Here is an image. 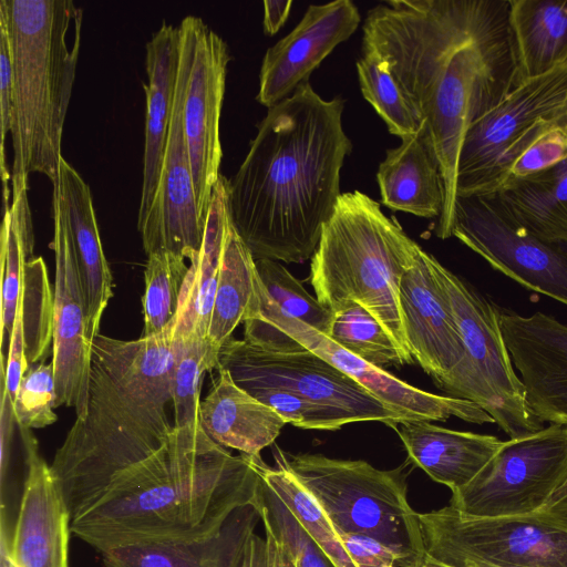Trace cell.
Here are the masks:
<instances>
[{
	"label": "cell",
	"mask_w": 567,
	"mask_h": 567,
	"mask_svg": "<svg viewBox=\"0 0 567 567\" xmlns=\"http://www.w3.org/2000/svg\"><path fill=\"white\" fill-rule=\"evenodd\" d=\"M509 9V0H389L362 27V49L386 62L425 122L444 185L441 239L451 237L465 132L523 82Z\"/></svg>",
	"instance_id": "1"
},
{
	"label": "cell",
	"mask_w": 567,
	"mask_h": 567,
	"mask_svg": "<svg viewBox=\"0 0 567 567\" xmlns=\"http://www.w3.org/2000/svg\"><path fill=\"white\" fill-rule=\"evenodd\" d=\"M343 109V99L323 100L305 82L257 124L227 186L230 221L255 260L297 264L316 252L352 151Z\"/></svg>",
	"instance_id": "2"
},
{
	"label": "cell",
	"mask_w": 567,
	"mask_h": 567,
	"mask_svg": "<svg viewBox=\"0 0 567 567\" xmlns=\"http://www.w3.org/2000/svg\"><path fill=\"white\" fill-rule=\"evenodd\" d=\"M250 456L233 455L200 424L173 429L167 442L120 475L71 533L103 553L124 545L194 540L216 534L239 507L260 502Z\"/></svg>",
	"instance_id": "3"
},
{
	"label": "cell",
	"mask_w": 567,
	"mask_h": 567,
	"mask_svg": "<svg viewBox=\"0 0 567 567\" xmlns=\"http://www.w3.org/2000/svg\"><path fill=\"white\" fill-rule=\"evenodd\" d=\"M0 10L13 62L12 196L28 190L34 172L56 188L83 10L72 0H0Z\"/></svg>",
	"instance_id": "4"
},
{
	"label": "cell",
	"mask_w": 567,
	"mask_h": 567,
	"mask_svg": "<svg viewBox=\"0 0 567 567\" xmlns=\"http://www.w3.org/2000/svg\"><path fill=\"white\" fill-rule=\"evenodd\" d=\"M421 249L378 202L359 190L343 193L311 257L309 281L331 311L348 301L364 307L411 364L399 297L401 279Z\"/></svg>",
	"instance_id": "5"
},
{
	"label": "cell",
	"mask_w": 567,
	"mask_h": 567,
	"mask_svg": "<svg viewBox=\"0 0 567 567\" xmlns=\"http://www.w3.org/2000/svg\"><path fill=\"white\" fill-rule=\"evenodd\" d=\"M90 385L87 416L75 420L50 465L71 520L162 447L174 429L166 404L132 392L93 359Z\"/></svg>",
	"instance_id": "6"
},
{
	"label": "cell",
	"mask_w": 567,
	"mask_h": 567,
	"mask_svg": "<svg viewBox=\"0 0 567 567\" xmlns=\"http://www.w3.org/2000/svg\"><path fill=\"white\" fill-rule=\"evenodd\" d=\"M275 461L289 470L340 533L365 535L424 557L419 513L408 502L404 468L379 470L362 460L290 454L276 446Z\"/></svg>",
	"instance_id": "7"
},
{
	"label": "cell",
	"mask_w": 567,
	"mask_h": 567,
	"mask_svg": "<svg viewBox=\"0 0 567 567\" xmlns=\"http://www.w3.org/2000/svg\"><path fill=\"white\" fill-rule=\"evenodd\" d=\"M431 266L456 320L465 358L440 386L446 395L481 406L509 439L539 431L530 412L499 323L498 308L431 255Z\"/></svg>",
	"instance_id": "8"
},
{
	"label": "cell",
	"mask_w": 567,
	"mask_h": 567,
	"mask_svg": "<svg viewBox=\"0 0 567 567\" xmlns=\"http://www.w3.org/2000/svg\"><path fill=\"white\" fill-rule=\"evenodd\" d=\"M419 519L425 554L449 567H567L560 504L498 517L465 515L449 504Z\"/></svg>",
	"instance_id": "9"
},
{
	"label": "cell",
	"mask_w": 567,
	"mask_h": 567,
	"mask_svg": "<svg viewBox=\"0 0 567 567\" xmlns=\"http://www.w3.org/2000/svg\"><path fill=\"white\" fill-rule=\"evenodd\" d=\"M567 96V63L526 80L465 132L457 161L456 196L495 194L517 158L554 127Z\"/></svg>",
	"instance_id": "10"
},
{
	"label": "cell",
	"mask_w": 567,
	"mask_h": 567,
	"mask_svg": "<svg viewBox=\"0 0 567 567\" xmlns=\"http://www.w3.org/2000/svg\"><path fill=\"white\" fill-rule=\"evenodd\" d=\"M567 480V425L504 441L481 473L452 492L450 505L475 517L525 515L545 507Z\"/></svg>",
	"instance_id": "11"
},
{
	"label": "cell",
	"mask_w": 567,
	"mask_h": 567,
	"mask_svg": "<svg viewBox=\"0 0 567 567\" xmlns=\"http://www.w3.org/2000/svg\"><path fill=\"white\" fill-rule=\"evenodd\" d=\"M219 368L228 371L244 390L257 385L287 389L346 415L351 423L375 421L394 427L408 422L406 417L307 348L290 352L268 351L231 337L219 349Z\"/></svg>",
	"instance_id": "12"
},
{
	"label": "cell",
	"mask_w": 567,
	"mask_h": 567,
	"mask_svg": "<svg viewBox=\"0 0 567 567\" xmlns=\"http://www.w3.org/2000/svg\"><path fill=\"white\" fill-rule=\"evenodd\" d=\"M452 236L526 289L567 306V241L529 231L494 195L456 196Z\"/></svg>",
	"instance_id": "13"
},
{
	"label": "cell",
	"mask_w": 567,
	"mask_h": 567,
	"mask_svg": "<svg viewBox=\"0 0 567 567\" xmlns=\"http://www.w3.org/2000/svg\"><path fill=\"white\" fill-rule=\"evenodd\" d=\"M196 16L179 23L181 56L175 101L161 176L144 221L137 226L146 255L169 251L188 262L199 252L205 226L196 206L190 161L183 127V101Z\"/></svg>",
	"instance_id": "14"
},
{
	"label": "cell",
	"mask_w": 567,
	"mask_h": 567,
	"mask_svg": "<svg viewBox=\"0 0 567 567\" xmlns=\"http://www.w3.org/2000/svg\"><path fill=\"white\" fill-rule=\"evenodd\" d=\"M54 235V321L52 365L56 389V408H74L76 419L85 420L89 411L92 371V341L87 312L79 275L71 229L61 196L53 189Z\"/></svg>",
	"instance_id": "15"
},
{
	"label": "cell",
	"mask_w": 567,
	"mask_h": 567,
	"mask_svg": "<svg viewBox=\"0 0 567 567\" xmlns=\"http://www.w3.org/2000/svg\"><path fill=\"white\" fill-rule=\"evenodd\" d=\"M230 54L226 41L196 17L183 101V127L196 206L205 226L223 157L219 120Z\"/></svg>",
	"instance_id": "16"
},
{
	"label": "cell",
	"mask_w": 567,
	"mask_h": 567,
	"mask_svg": "<svg viewBox=\"0 0 567 567\" xmlns=\"http://www.w3.org/2000/svg\"><path fill=\"white\" fill-rule=\"evenodd\" d=\"M261 316L302 347L315 352L357 381L373 396L408 421H445L452 416L474 424L495 423L477 404L449 395L423 391L392 375L343 349L326 334L310 326L284 316L269 296L264 284L259 285Z\"/></svg>",
	"instance_id": "17"
},
{
	"label": "cell",
	"mask_w": 567,
	"mask_h": 567,
	"mask_svg": "<svg viewBox=\"0 0 567 567\" xmlns=\"http://www.w3.org/2000/svg\"><path fill=\"white\" fill-rule=\"evenodd\" d=\"M20 433L27 471L10 543L1 546V567H69L70 513L34 437L25 429Z\"/></svg>",
	"instance_id": "18"
},
{
	"label": "cell",
	"mask_w": 567,
	"mask_h": 567,
	"mask_svg": "<svg viewBox=\"0 0 567 567\" xmlns=\"http://www.w3.org/2000/svg\"><path fill=\"white\" fill-rule=\"evenodd\" d=\"M499 328L535 417L567 425V326L544 312L498 309Z\"/></svg>",
	"instance_id": "19"
},
{
	"label": "cell",
	"mask_w": 567,
	"mask_h": 567,
	"mask_svg": "<svg viewBox=\"0 0 567 567\" xmlns=\"http://www.w3.org/2000/svg\"><path fill=\"white\" fill-rule=\"evenodd\" d=\"M360 21L350 0L310 4L293 30L266 51L256 100L269 109L290 96Z\"/></svg>",
	"instance_id": "20"
},
{
	"label": "cell",
	"mask_w": 567,
	"mask_h": 567,
	"mask_svg": "<svg viewBox=\"0 0 567 567\" xmlns=\"http://www.w3.org/2000/svg\"><path fill=\"white\" fill-rule=\"evenodd\" d=\"M399 299L410 352L440 389L462 365L465 349L431 254L420 250L401 279Z\"/></svg>",
	"instance_id": "21"
},
{
	"label": "cell",
	"mask_w": 567,
	"mask_h": 567,
	"mask_svg": "<svg viewBox=\"0 0 567 567\" xmlns=\"http://www.w3.org/2000/svg\"><path fill=\"white\" fill-rule=\"evenodd\" d=\"M261 520L260 502L237 508L223 527L194 540L146 542L101 553L104 567H240Z\"/></svg>",
	"instance_id": "22"
},
{
	"label": "cell",
	"mask_w": 567,
	"mask_h": 567,
	"mask_svg": "<svg viewBox=\"0 0 567 567\" xmlns=\"http://www.w3.org/2000/svg\"><path fill=\"white\" fill-rule=\"evenodd\" d=\"M181 56L179 25L163 21L146 43V95L143 181L137 215L141 225L151 208L164 161L175 101Z\"/></svg>",
	"instance_id": "23"
},
{
	"label": "cell",
	"mask_w": 567,
	"mask_h": 567,
	"mask_svg": "<svg viewBox=\"0 0 567 567\" xmlns=\"http://www.w3.org/2000/svg\"><path fill=\"white\" fill-rule=\"evenodd\" d=\"M393 429L405 447L406 462L451 492L470 484L504 443L494 435L450 430L430 421H408Z\"/></svg>",
	"instance_id": "24"
},
{
	"label": "cell",
	"mask_w": 567,
	"mask_h": 567,
	"mask_svg": "<svg viewBox=\"0 0 567 567\" xmlns=\"http://www.w3.org/2000/svg\"><path fill=\"white\" fill-rule=\"evenodd\" d=\"M66 212L79 275L85 298L89 336L100 334L103 313L113 297V276L103 251L91 189L78 171L62 156L59 186Z\"/></svg>",
	"instance_id": "25"
},
{
	"label": "cell",
	"mask_w": 567,
	"mask_h": 567,
	"mask_svg": "<svg viewBox=\"0 0 567 567\" xmlns=\"http://www.w3.org/2000/svg\"><path fill=\"white\" fill-rule=\"evenodd\" d=\"M200 402L199 424L217 444L258 456L280 434L286 421L271 408L238 386L228 371L218 369Z\"/></svg>",
	"instance_id": "26"
},
{
	"label": "cell",
	"mask_w": 567,
	"mask_h": 567,
	"mask_svg": "<svg viewBox=\"0 0 567 567\" xmlns=\"http://www.w3.org/2000/svg\"><path fill=\"white\" fill-rule=\"evenodd\" d=\"M401 141L398 147L386 151L377 172L381 203L394 212L440 217L444 185L425 124L419 133Z\"/></svg>",
	"instance_id": "27"
},
{
	"label": "cell",
	"mask_w": 567,
	"mask_h": 567,
	"mask_svg": "<svg viewBox=\"0 0 567 567\" xmlns=\"http://www.w3.org/2000/svg\"><path fill=\"white\" fill-rule=\"evenodd\" d=\"M227 186L228 179L220 174L213 189L200 250L189 261L181 292L175 318L176 337L197 336L207 339L225 238L230 223Z\"/></svg>",
	"instance_id": "28"
},
{
	"label": "cell",
	"mask_w": 567,
	"mask_h": 567,
	"mask_svg": "<svg viewBox=\"0 0 567 567\" xmlns=\"http://www.w3.org/2000/svg\"><path fill=\"white\" fill-rule=\"evenodd\" d=\"M523 82L567 63V0H509Z\"/></svg>",
	"instance_id": "29"
},
{
	"label": "cell",
	"mask_w": 567,
	"mask_h": 567,
	"mask_svg": "<svg viewBox=\"0 0 567 567\" xmlns=\"http://www.w3.org/2000/svg\"><path fill=\"white\" fill-rule=\"evenodd\" d=\"M493 195L529 231L567 241V157L536 174L508 178Z\"/></svg>",
	"instance_id": "30"
},
{
	"label": "cell",
	"mask_w": 567,
	"mask_h": 567,
	"mask_svg": "<svg viewBox=\"0 0 567 567\" xmlns=\"http://www.w3.org/2000/svg\"><path fill=\"white\" fill-rule=\"evenodd\" d=\"M259 284L255 259L230 221L207 333L214 347L220 349L239 323L258 315Z\"/></svg>",
	"instance_id": "31"
},
{
	"label": "cell",
	"mask_w": 567,
	"mask_h": 567,
	"mask_svg": "<svg viewBox=\"0 0 567 567\" xmlns=\"http://www.w3.org/2000/svg\"><path fill=\"white\" fill-rule=\"evenodd\" d=\"M261 478L274 489L306 533L324 551L336 567H355L346 551L331 520L311 493L287 470L275 461L266 464L261 456H250Z\"/></svg>",
	"instance_id": "32"
},
{
	"label": "cell",
	"mask_w": 567,
	"mask_h": 567,
	"mask_svg": "<svg viewBox=\"0 0 567 567\" xmlns=\"http://www.w3.org/2000/svg\"><path fill=\"white\" fill-rule=\"evenodd\" d=\"M360 89L365 101L401 140L419 133L425 122L399 87L386 62L374 51L362 49L357 62Z\"/></svg>",
	"instance_id": "33"
},
{
	"label": "cell",
	"mask_w": 567,
	"mask_h": 567,
	"mask_svg": "<svg viewBox=\"0 0 567 567\" xmlns=\"http://www.w3.org/2000/svg\"><path fill=\"white\" fill-rule=\"evenodd\" d=\"M18 310L21 315L24 354L30 365L48 357L53 340L54 291L42 257L23 266Z\"/></svg>",
	"instance_id": "34"
},
{
	"label": "cell",
	"mask_w": 567,
	"mask_h": 567,
	"mask_svg": "<svg viewBox=\"0 0 567 567\" xmlns=\"http://www.w3.org/2000/svg\"><path fill=\"white\" fill-rule=\"evenodd\" d=\"M176 338L172 377L173 424L175 429H190L199 425L202 380L206 372L218 369L219 349L197 336Z\"/></svg>",
	"instance_id": "35"
},
{
	"label": "cell",
	"mask_w": 567,
	"mask_h": 567,
	"mask_svg": "<svg viewBox=\"0 0 567 567\" xmlns=\"http://www.w3.org/2000/svg\"><path fill=\"white\" fill-rule=\"evenodd\" d=\"M332 313L327 337L337 344L380 368L406 364L392 337L364 307L348 301Z\"/></svg>",
	"instance_id": "36"
},
{
	"label": "cell",
	"mask_w": 567,
	"mask_h": 567,
	"mask_svg": "<svg viewBox=\"0 0 567 567\" xmlns=\"http://www.w3.org/2000/svg\"><path fill=\"white\" fill-rule=\"evenodd\" d=\"M189 262L179 255L158 251L147 256L142 297L144 329L141 337H153L176 318Z\"/></svg>",
	"instance_id": "37"
},
{
	"label": "cell",
	"mask_w": 567,
	"mask_h": 567,
	"mask_svg": "<svg viewBox=\"0 0 567 567\" xmlns=\"http://www.w3.org/2000/svg\"><path fill=\"white\" fill-rule=\"evenodd\" d=\"M258 275L279 311L326 336L330 332L333 313L312 297L279 261L255 260Z\"/></svg>",
	"instance_id": "38"
},
{
	"label": "cell",
	"mask_w": 567,
	"mask_h": 567,
	"mask_svg": "<svg viewBox=\"0 0 567 567\" xmlns=\"http://www.w3.org/2000/svg\"><path fill=\"white\" fill-rule=\"evenodd\" d=\"M260 513L265 532L284 546L293 567H336L262 478Z\"/></svg>",
	"instance_id": "39"
},
{
	"label": "cell",
	"mask_w": 567,
	"mask_h": 567,
	"mask_svg": "<svg viewBox=\"0 0 567 567\" xmlns=\"http://www.w3.org/2000/svg\"><path fill=\"white\" fill-rule=\"evenodd\" d=\"M56 389L52 362L32 364L23 374L13 400L20 429H43L56 422Z\"/></svg>",
	"instance_id": "40"
},
{
	"label": "cell",
	"mask_w": 567,
	"mask_h": 567,
	"mask_svg": "<svg viewBox=\"0 0 567 567\" xmlns=\"http://www.w3.org/2000/svg\"><path fill=\"white\" fill-rule=\"evenodd\" d=\"M10 207L4 209L0 236L1 357L4 352V344H7V349H9L22 289L23 266L27 262L22 241L11 224Z\"/></svg>",
	"instance_id": "41"
},
{
	"label": "cell",
	"mask_w": 567,
	"mask_h": 567,
	"mask_svg": "<svg viewBox=\"0 0 567 567\" xmlns=\"http://www.w3.org/2000/svg\"><path fill=\"white\" fill-rule=\"evenodd\" d=\"M245 391L271 408L286 423L301 429L334 431L351 423L346 415L287 389L257 385Z\"/></svg>",
	"instance_id": "42"
},
{
	"label": "cell",
	"mask_w": 567,
	"mask_h": 567,
	"mask_svg": "<svg viewBox=\"0 0 567 567\" xmlns=\"http://www.w3.org/2000/svg\"><path fill=\"white\" fill-rule=\"evenodd\" d=\"M339 536L355 567H422L425 558L365 535L340 533Z\"/></svg>",
	"instance_id": "43"
},
{
	"label": "cell",
	"mask_w": 567,
	"mask_h": 567,
	"mask_svg": "<svg viewBox=\"0 0 567 567\" xmlns=\"http://www.w3.org/2000/svg\"><path fill=\"white\" fill-rule=\"evenodd\" d=\"M13 97V62L11 42L4 13L0 10V169L3 183V206H9V181L11 174L6 166L4 143L11 128Z\"/></svg>",
	"instance_id": "44"
},
{
	"label": "cell",
	"mask_w": 567,
	"mask_h": 567,
	"mask_svg": "<svg viewBox=\"0 0 567 567\" xmlns=\"http://www.w3.org/2000/svg\"><path fill=\"white\" fill-rule=\"evenodd\" d=\"M567 157V137L553 127L534 142L514 163L508 178L525 177L545 171Z\"/></svg>",
	"instance_id": "45"
},
{
	"label": "cell",
	"mask_w": 567,
	"mask_h": 567,
	"mask_svg": "<svg viewBox=\"0 0 567 567\" xmlns=\"http://www.w3.org/2000/svg\"><path fill=\"white\" fill-rule=\"evenodd\" d=\"M16 422L13 402L2 384L1 410H0V452H1V477L6 474L10 457V445Z\"/></svg>",
	"instance_id": "46"
},
{
	"label": "cell",
	"mask_w": 567,
	"mask_h": 567,
	"mask_svg": "<svg viewBox=\"0 0 567 567\" xmlns=\"http://www.w3.org/2000/svg\"><path fill=\"white\" fill-rule=\"evenodd\" d=\"M292 1H264V31L269 34H276L287 21Z\"/></svg>",
	"instance_id": "47"
},
{
	"label": "cell",
	"mask_w": 567,
	"mask_h": 567,
	"mask_svg": "<svg viewBox=\"0 0 567 567\" xmlns=\"http://www.w3.org/2000/svg\"><path fill=\"white\" fill-rule=\"evenodd\" d=\"M240 567H270L266 538H261L257 534L250 537Z\"/></svg>",
	"instance_id": "48"
},
{
	"label": "cell",
	"mask_w": 567,
	"mask_h": 567,
	"mask_svg": "<svg viewBox=\"0 0 567 567\" xmlns=\"http://www.w3.org/2000/svg\"><path fill=\"white\" fill-rule=\"evenodd\" d=\"M270 567H293V564L287 551L277 547L270 554Z\"/></svg>",
	"instance_id": "49"
},
{
	"label": "cell",
	"mask_w": 567,
	"mask_h": 567,
	"mask_svg": "<svg viewBox=\"0 0 567 567\" xmlns=\"http://www.w3.org/2000/svg\"><path fill=\"white\" fill-rule=\"evenodd\" d=\"M554 127L560 130L567 137V96L557 118L554 122Z\"/></svg>",
	"instance_id": "50"
},
{
	"label": "cell",
	"mask_w": 567,
	"mask_h": 567,
	"mask_svg": "<svg viewBox=\"0 0 567 567\" xmlns=\"http://www.w3.org/2000/svg\"><path fill=\"white\" fill-rule=\"evenodd\" d=\"M422 567H449L442 563H439L431 558L430 556L425 555L424 561L422 564Z\"/></svg>",
	"instance_id": "51"
},
{
	"label": "cell",
	"mask_w": 567,
	"mask_h": 567,
	"mask_svg": "<svg viewBox=\"0 0 567 567\" xmlns=\"http://www.w3.org/2000/svg\"><path fill=\"white\" fill-rule=\"evenodd\" d=\"M559 504L563 506V508H564V511H565V513L567 515V499L561 502V503H559Z\"/></svg>",
	"instance_id": "52"
}]
</instances>
